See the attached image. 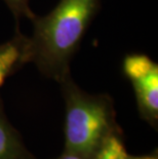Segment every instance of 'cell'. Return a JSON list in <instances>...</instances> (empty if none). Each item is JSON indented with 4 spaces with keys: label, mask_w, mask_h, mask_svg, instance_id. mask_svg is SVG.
<instances>
[{
    "label": "cell",
    "mask_w": 158,
    "mask_h": 159,
    "mask_svg": "<svg viewBox=\"0 0 158 159\" xmlns=\"http://www.w3.org/2000/svg\"><path fill=\"white\" fill-rule=\"evenodd\" d=\"M56 159H83L81 157H79V156H76V155H73V154H68V153H64L60 156L59 158H56Z\"/></svg>",
    "instance_id": "9"
},
{
    "label": "cell",
    "mask_w": 158,
    "mask_h": 159,
    "mask_svg": "<svg viewBox=\"0 0 158 159\" xmlns=\"http://www.w3.org/2000/svg\"><path fill=\"white\" fill-rule=\"evenodd\" d=\"M0 159H37L23 143L21 136L11 124L0 99Z\"/></svg>",
    "instance_id": "5"
},
{
    "label": "cell",
    "mask_w": 158,
    "mask_h": 159,
    "mask_svg": "<svg viewBox=\"0 0 158 159\" xmlns=\"http://www.w3.org/2000/svg\"><path fill=\"white\" fill-rule=\"evenodd\" d=\"M127 156L129 154L118 133L107 139L93 159H126Z\"/></svg>",
    "instance_id": "6"
},
{
    "label": "cell",
    "mask_w": 158,
    "mask_h": 159,
    "mask_svg": "<svg viewBox=\"0 0 158 159\" xmlns=\"http://www.w3.org/2000/svg\"><path fill=\"white\" fill-rule=\"evenodd\" d=\"M126 159H158L156 154H151V155H143V156H130L129 155Z\"/></svg>",
    "instance_id": "8"
},
{
    "label": "cell",
    "mask_w": 158,
    "mask_h": 159,
    "mask_svg": "<svg viewBox=\"0 0 158 159\" xmlns=\"http://www.w3.org/2000/svg\"><path fill=\"white\" fill-rule=\"evenodd\" d=\"M122 69L133 83L141 116L156 127L158 121V65L146 55L133 53L124 57Z\"/></svg>",
    "instance_id": "3"
},
{
    "label": "cell",
    "mask_w": 158,
    "mask_h": 159,
    "mask_svg": "<svg viewBox=\"0 0 158 159\" xmlns=\"http://www.w3.org/2000/svg\"><path fill=\"white\" fill-rule=\"evenodd\" d=\"M66 106L65 153L93 159L107 139L120 133L113 100L108 94H90L70 74L61 83Z\"/></svg>",
    "instance_id": "2"
},
{
    "label": "cell",
    "mask_w": 158,
    "mask_h": 159,
    "mask_svg": "<svg viewBox=\"0 0 158 159\" xmlns=\"http://www.w3.org/2000/svg\"><path fill=\"white\" fill-rule=\"evenodd\" d=\"M100 7L101 0H60L46 16L35 15L31 20L34 32L29 38L30 63L61 83L71 74L72 57Z\"/></svg>",
    "instance_id": "1"
},
{
    "label": "cell",
    "mask_w": 158,
    "mask_h": 159,
    "mask_svg": "<svg viewBox=\"0 0 158 159\" xmlns=\"http://www.w3.org/2000/svg\"><path fill=\"white\" fill-rule=\"evenodd\" d=\"M3 1L11 9L13 16L18 22L20 19L26 18L32 20L35 16V13L30 8L29 0H3Z\"/></svg>",
    "instance_id": "7"
},
{
    "label": "cell",
    "mask_w": 158,
    "mask_h": 159,
    "mask_svg": "<svg viewBox=\"0 0 158 159\" xmlns=\"http://www.w3.org/2000/svg\"><path fill=\"white\" fill-rule=\"evenodd\" d=\"M30 63L29 37L16 27V34L9 41L0 44V86L8 76Z\"/></svg>",
    "instance_id": "4"
}]
</instances>
